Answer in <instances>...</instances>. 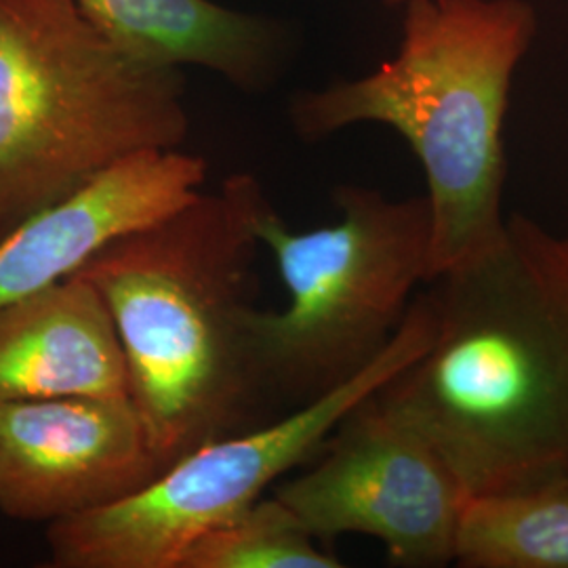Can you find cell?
<instances>
[{"label":"cell","mask_w":568,"mask_h":568,"mask_svg":"<svg viewBox=\"0 0 568 568\" xmlns=\"http://www.w3.org/2000/svg\"><path fill=\"white\" fill-rule=\"evenodd\" d=\"M426 288L382 356L325 396L194 448L119 504L51 523L55 568H178L211 528L251 508L295 467L314 459L345 415L424 354L432 339Z\"/></svg>","instance_id":"8992f818"},{"label":"cell","mask_w":568,"mask_h":568,"mask_svg":"<svg viewBox=\"0 0 568 568\" xmlns=\"http://www.w3.org/2000/svg\"><path fill=\"white\" fill-rule=\"evenodd\" d=\"M187 131L182 68L124 51L74 0H0V239Z\"/></svg>","instance_id":"277c9868"},{"label":"cell","mask_w":568,"mask_h":568,"mask_svg":"<svg viewBox=\"0 0 568 568\" xmlns=\"http://www.w3.org/2000/svg\"><path fill=\"white\" fill-rule=\"evenodd\" d=\"M304 474L274 495L323 544L377 539L392 565H455L469 495L434 445L377 394L352 408Z\"/></svg>","instance_id":"52a82bcc"},{"label":"cell","mask_w":568,"mask_h":568,"mask_svg":"<svg viewBox=\"0 0 568 568\" xmlns=\"http://www.w3.org/2000/svg\"><path fill=\"white\" fill-rule=\"evenodd\" d=\"M74 396L129 398L116 326L81 274L0 305V403Z\"/></svg>","instance_id":"30bf717a"},{"label":"cell","mask_w":568,"mask_h":568,"mask_svg":"<svg viewBox=\"0 0 568 568\" xmlns=\"http://www.w3.org/2000/svg\"><path fill=\"white\" fill-rule=\"evenodd\" d=\"M426 293L432 339L379 400L469 499L568 488V234L511 215Z\"/></svg>","instance_id":"6da1fadb"},{"label":"cell","mask_w":568,"mask_h":568,"mask_svg":"<svg viewBox=\"0 0 568 568\" xmlns=\"http://www.w3.org/2000/svg\"><path fill=\"white\" fill-rule=\"evenodd\" d=\"M304 523L272 495L199 537L178 568H342Z\"/></svg>","instance_id":"4fadbf2b"},{"label":"cell","mask_w":568,"mask_h":568,"mask_svg":"<svg viewBox=\"0 0 568 568\" xmlns=\"http://www.w3.org/2000/svg\"><path fill=\"white\" fill-rule=\"evenodd\" d=\"M455 565L568 568V488L469 499Z\"/></svg>","instance_id":"7c38bea8"},{"label":"cell","mask_w":568,"mask_h":568,"mask_svg":"<svg viewBox=\"0 0 568 568\" xmlns=\"http://www.w3.org/2000/svg\"><path fill=\"white\" fill-rule=\"evenodd\" d=\"M253 175L143 225L82 265L121 342L129 398L161 471L194 448L248 429L257 403L251 325L257 312Z\"/></svg>","instance_id":"7a4b0ae2"},{"label":"cell","mask_w":568,"mask_h":568,"mask_svg":"<svg viewBox=\"0 0 568 568\" xmlns=\"http://www.w3.org/2000/svg\"><path fill=\"white\" fill-rule=\"evenodd\" d=\"M389 2H392V4H403L405 0H389Z\"/></svg>","instance_id":"5bb4252c"},{"label":"cell","mask_w":568,"mask_h":568,"mask_svg":"<svg viewBox=\"0 0 568 568\" xmlns=\"http://www.w3.org/2000/svg\"><path fill=\"white\" fill-rule=\"evenodd\" d=\"M74 2L124 51L173 68L199 65L243 91L272 84L286 58V34L276 21L211 0Z\"/></svg>","instance_id":"8fae6325"},{"label":"cell","mask_w":568,"mask_h":568,"mask_svg":"<svg viewBox=\"0 0 568 568\" xmlns=\"http://www.w3.org/2000/svg\"><path fill=\"white\" fill-rule=\"evenodd\" d=\"M403 4L398 53L366 77L300 95L291 119L310 140L365 122L405 138L426 173L434 278L506 225L504 124L537 13L527 0Z\"/></svg>","instance_id":"3957f363"},{"label":"cell","mask_w":568,"mask_h":568,"mask_svg":"<svg viewBox=\"0 0 568 568\" xmlns=\"http://www.w3.org/2000/svg\"><path fill=\"white\" fill-rule=\"evenodd\" d=\"M161 474L131 398L0 403V511L58 523L119 504Z\"/></svg>","instance_id":"ba28073f"},{"label":"cell","mask_w":568,"mask_h":568,"mask_svg":"<svg viewBox=\"0 0 568 568\" xmlns=\"http://www.w3.org/2000/svg\"><path fill=\"white\" fill-rule=\"evenodd\" d=\"M333 196L335 224L291 230L270 201L255 222L288 302L283 310L257 307L253 366L262 396L291 408L375 363L432 278L426 196L396 201L365 185H342Z\"/></svg>","instance_id":"5b68a950"},{"label":"cell","mask_w":568,"mask_h":568,"mask_svg":"<svg viewBox=\"0 0 568 568\" xmlns=\"http://www.w3.org/2000/svg\"><path fill=\"white\" fill-rule=\"evenodd\" d=\"M204 182L206 163L180 148L112 164L0 239V305L77 274L105 244L196 199Z\"/></svg>","instance_id":"9c48e42d"}]
</instances>
